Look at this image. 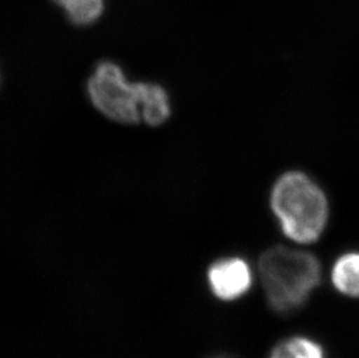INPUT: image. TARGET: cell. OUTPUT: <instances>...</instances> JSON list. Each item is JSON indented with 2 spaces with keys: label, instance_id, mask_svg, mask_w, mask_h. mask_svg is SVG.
Wrapping results in <instances>:
<instances>
[{
  "label": "cell",
  "instance_id": "cell-7",
  "mask_svg": "<svg viewBox=\"0 0 359 358\" xmlns=\"http://www.w3.org/2000/svg\"><path fill=\"white\" fill-rule=\"evenodd\" d=\"M270 358H325V350L311 338L294 336L279 342Z\"/></svg>",
  "mask_w": 359,
  "mask_h": 358
},
{
  "label": "cell",
  "instance_id": "cell-5",
  "mask_svg": "<svg viewBox=\"0 0 359 358\" xmlns=\"http://www.w3.org/2000/svg\"><path fill=\"white\" fill-rule=\"evenodd\" d=\"M140 102L143 120L151 126L165 121L170 114L169 99L160 85L140 83Z\"/></svg>",
  "mask_w": 359,
  "mask_h": 358
},
{
  "label": "cell",
  "instance_id": "cell-9",
  "mask_svg": "<svg viewBox=\"0 0 359 358\" xmlns=\"http://www.w3.org/2000/svg\"><path fill=\"white\" fill-rule=\"evenodd\" d=\"M56 3L60 4V5H62V6L65 7V5H68L70 1H72V0H55Z\"/></svg>",
  "mask_w": 359,
  "mask_h": 358
},
{
  "label": "cell",
  "instance_id": "cell-4",
  "mask_svg": "<svg viewBox=\"0 0 359 358\" xmlns=\"http://www.w3.org/2000/svg\"><path fill=\"white\" fill-rule=\"evenodd\" d=\"M207 277L210 290L221 300L243 297L252 284L249 264L238 257L224 258L212 264Z\"/></svg>",
  "mask_w": 359,
  "mask_h": 358
},
{
  "label": "cell",
  "instance_id": "cell-1",
  "mask_svg": "<svg viewBox=\"0 0 359 358\" xmlns=\"http://www.w3.org/2000/svg\"><path fill=\"white\" fill-rule=\"evenodd\" d=\"M258 271L269 306L279 314L302 308L321 281L316 256L291 248L273 247L258 262Z\"/></svg>",
  "mask_w": 359,
  "mask_h": 358
},
{
  "label": "cell",
  "instance_id": "cell-3",
  "mask_svg": "<svg viewBox=\"0 0 359 358\" xmlns=\"http://www.w3.org/2000/svg\"><path fill=\"white\" fill-rule=\"evenodd\" d=\"M88 95L99 111L114 121L136 124L141 115L140 83L130 84L114 63L105 62L88 81Z\"/></svg>",
  "mask_w": 359,
  "mask_h": 358
},
{
  "label": "cell",
  "instance_id": "cell-2",
  "mask_svg": "<svg viewBox=\"0 0 359 358\" xmlns=\"http://www.w3.org/2000/svg\"><path fill=\"white\" fill-rule=\"evenodd\" d=\"M271 207L285 235L298 244L319 240L328 221L325 193L304 173L292 171L277 180Z\"/></svg>",
  "mask_w": 359,
  "mask_h": 358
},
{
  "label": "cell",
  "instance_id": "cell-6",
  "mask_svg": "<svg viewBox=\"0 0 359 358\" xmlns=\"http://www.w3.org/2000/svg\"><path fill=\"white\" fill-rule=\"evenodd\" d=\"M332 281L336 290L351 298H359V253L339 257L332 270Z\"/></svg>",
  "mask_w": 359,
  "mask_h": 358
},
{
  "label": "cell",
  "instance_id": "cell-8",
  "mask_svg": "<svg viewBox=\"0 0 359 358\" xmlns=\"http://www.w3.org/2000/svg\"><path fill=\"white\" fill-rule=\"evenodd\" d=\"M102 6V0H72L65 8L70 20L75 24L88 25L98 19Z\"/></svg>",
  "mask_w": 359,
  "mask_h": 358
}]
</instances>
